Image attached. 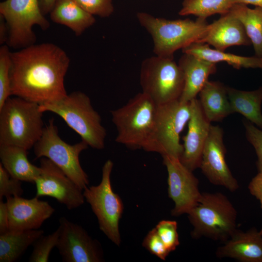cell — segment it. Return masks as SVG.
I'll return each mask as SVG.
<instances>
[{"label":"cell","instance_id":"8fae6325","mask_svg":"<svg viewBox=\"0 0 262 262\" xmlns=\"http://www.w3.org/2000/svg\"><path fill=\"white\" fill-rule=\"evenodd\" d=\"M0 15L8 28L7 45L21 49L34 44L36 37L33 31L34 25L48 30L49 21L42 13L39 0H5L0 3Z\"/></svg>","mask_w":262,"mask_h":262},{"label":"cell","instance_id":"e575fe53","mask_svg":"<svg viewBox=\"0 0 262 262\" xmlns=\"http://www.w3.org/2000/svg\"><path fill=\"white\" fill-rule=\"evenodd\" d=\"M142 246L150 253L165 260L169 254L155 228L152 229L144 238Z\"/></svg>","mask_w":262,"mask_h":262},{"label":"cell","instance_id":"9c48e42d","mask_svg":"<svg viewBox=\"0 0 262 262\" xmlns=\"http://www.w3.org/2000/svg\"><path fill=\"white\" fill-rule=\"evenodd\" d=\"M88 147L82 140L74 145L63 141L58 134L53 118H51L44 127L41 137L33 148L36 158L49 159L83 191L88 186L89 179L81 165L79 156Z\"/></svg>","mask_w":262,"mask_h":262},{"label":"cell","instance_id":"74e56055","mask_svg":"<svg viewBox=\"0 0 262 262\" xmlns=\"http://www.w3.org/2000/svg\"><path fill=\"white\" fill-rule=\"evenodd\" d=\"M8 39V28L3 17L0 15V44H6Z\"/></svg>","mask_w":262,"mask_h":262},{"label":"cell","instance_id":"d590c367","mask_svg":"<svg viewBox=\"0 0 262 262\" xmlns=\"http://www.w3.org/2000/svg\"><path fill=\"white\" fill-rule=\"evenodd\" d=\"M248 188L250 194L258 199L262 209V172L258 173L250 181ZM262 235V228L260 231Z\"/></svg>","mask_w":262,"mask_h":262},{"label":"cell","instance_id":"f35d334b","mask_svg":"<svg viewBox=\"0 0 262 262\" xmlns=\"http://www.w3.org/2000/svg\"><path fill=\"white\" fill-rule=\"evenodd\" d=\"M57 0H39L41 11L44 16L50 13Z\"/></svg>","mask_w":262,"mask_h":262},{"label":"cell","instance_id":"d4e9b609","mask_svg":"<svg viewBox=\"0 0 262 262\" xmlns=\"http://www.w3.org/2000/svg\"><path fill=\"white\" fill-rule=\"evenodd\" d=\"M232 113L243 115L262 130V86L252 91H243L227 86Z\"/></svg>","mask_w":262,"mask_h":262},{"label":"cell","instance_id":"e0dca14e","mask_svg":"<svg viewBox=\"0 0 262 262\" xmlns=\"http://www.w3.org/2000/svg\"><path fill=\"white\" fill-rule=\"evenodd\" d=\"M190 104L191 116L187 133L182 139L183 150L180 160L193 172L200 167L203 148L212 124L204 114L198 99L192 100Z\"/></svg>","mask_w":262,"mask_h":262},{"label":"cell","instance_id":"9a60e30c","mask_svg":"<svg viewBox=\"0 0 262 262\" xmlns=\"http://www.w3.org/2000/svg\"><path fill=\"white\" fill-rule=\"evenodd\" d=\"M223 134L222 128L211 125L199 168L211 183L234 192L239 185L226 161V149L223 142Z\"/></svg>","mask_w":262,"mask_h":262},{"label":"cell","instance_id":"4fadbf2b","mask_svg":"<svg viewBox=\"0 0 262 262\" xmlns=\"http://www.w3.org/2000/svg\"><path fill=\"white\" fill-rule=\"evenodd\" d=\"M39 167L40 173L34 183L36 197H52L69 210L84 203L82 190L51 161L41 158Z\"/></svg>","mask_w":262,"mask_h":262},{"label":"cell","instance_id":"3957f363","mask_svg":"<svg viewBox=\"0 0 262 262\" xmlns=\"http://www.w3.org/2000/svg\"><path fill=\"white\" fill-rule=\"evenodd\" d=\"M39 104L9 97L0 108V145H14L28 150L41 137L44 129Z\"/></svg>","mask_w":262,"mask_h":262},{"label":"cell","instance_id":"ac0fdd59","mask_svg":"<svg viewBox=\"0 0 262 262\" xmlns=\"http://www.w3.org/2000/svg\"><path fill=\"white\" fill-rule=\"evenodd\" d=\"M198 43L212 45L220 51H225L231 46L251 44L242 23L229 12L209 24Z\"/></svg>","mask_w":262,"mask_h":262},{"label":"cell","instance_id":"52a82bcc","mask_svg":"<svg viewBox=\"0 0 262 262\" xmlns=\"http://www.w3.org/2000/svg\"><path fill=\"white\" fill-rule=\"evenodd\" d=\"M191 104L179 99L158 105L154 126L144 150L180 159V134L190 119Z\"/></svg>","mask_w":262,"mask_h":262},{"label":"cell","instance_id":"277c9868","mask_svg":"<svg viewBox=\"0 0 262 262\" xmlns=\"http://www.w3.org/2000/svg\"><path fill=\"white\" fill-rule=\"evenodd\" d=\"M187 214L194 239L206 237L223 243L237 229V211L220 192L202 193L199 202Z\"/></svg>","mask_w":262,"mask_h":262},{"label":"cell","instance_id":"7402d4cb","mask_svg":"<svg viewBox=\"0 0 262 262\" xmlns=\"http://www.w3.org/2000/svg\"><path fill=\"white\" fill-rule=\"evenodd\" d=\"M27 151L19 146L0 145V164L12 177L34 183L40 169L30 162Z\"/></svg>","mask_w":262,"mask_h":262},{"label":"cell","instance_id":"7a4b0ae2","mask_svg":"<svg viewBox=\"0 0 262 262\" xmlns=\"http://www.w3.org/2000/svg\"><path fill=\"white\" fill-rule=\"evenodd\" d=\"M140 24L150 34L155 55L174 56L176 51L199 42L207 32L206 19L168 20L146 12L136 14Z\"/></svg>","mask_w":262,"mask_h":262},{"label":"cell","instance_id":"f1b7e54d","mask_svg":"<svg viewBox=\"0 0 262 262\" xmlns=\"http://www.w3.org/2000/svg\"><path fill=\"white\" fill-rule=\"evenodd\" d=\"M7 44L0 48V108L11 96L10 85L11 53Z\"/></svg>","mask_w":262,"mask_h":262},{"label":"cell","instance_id":"f546056e","mask_svg":"<svg viewBox=\"0 0 262 262\" xmlns=\"http://www.w3.org/2000/svg\"><path fill=\"white\" fill-rule=\"evenodd\" d=\"M59 235L57 229L53 233L42 235L33 244V250L29 259L30 262H47L52 249L56 246Z\"/></svg>","mask_w":262,"mask_h":262},{"label":"cell","instance_id":"ba28073f","mask_svg":"<svg viewBox=\"0 0 262 262\" xmlns=\"http://www.w3.org/2000/svg\"><path fill=\"white\" fill-rule=\"evenodd\" d=\"M140 83L142 92L159 105L180 99L184 80L174 56L155 55L142 62Z\"/></svg>","mask_w":262,"mask_h":262},{"label":"cell","instance_id":"4dcf8cb0","mask_svg":"<svg viewBox=\"0 0 262 262\" xmlns=\"http://www.w3.org/2000/svg\"><path fill=\"white\" fill-rule=\"evenodd\" d=\"M155 228L168 251L169 252L174 251L180 244L177 222L174 220H163Z\"/></svg>","mask_w":262,"mask_h":262},{"label":"cell","instance_id":"d6986e66","mask_svg":"<svg viewBox=\"0 0 262 262\" xmlns=\"http://www.w3.org/2000/svg\"><path fill=\"white\" fill-rule=\"evenodd\" d=\"M219 258L241 262H262V235L255 228L244 232L237 229L215 252Z\"/></svg>","mask_w":262,"mask_h":262},{"label":"cell","instance_id":"484cf974","mask_svg":"<svg viewBox=\"0 0 262 262\" xmlns=\"http://www.w3.org/2000/svg\"><path fill=\"white\" fill-rule=\"evenodd\" d=\"M44 234L41 229L8 231L0 234V262H13Z\"/></svg>","mask_w":262,"mask_h":262},{"label":"cell","instance_id":"d6a6232c","mask_svg":"<svg viewBox=\"0 0 262 262\" xmlns=\"http://www.w3.org/2000/svg\"><path fill=\"white\" fill-rule=\"evenodd\" d=\"M84 10L93 16L109 17L114 11L113 0H74Z\"/></svg>","mask_w":262,"mask_h":262},{"label":"cell","instance_id":"44dd1931","mask_svg":"<svg viewBox=\"0 0 262 262\" xmlns=\"http://www.w3.org/2000/svg\"><path fill=\"white\" fill-rule=\"evenodd\" d=\"M198 101L211 122H218L232 114L227 86L218 81H208L199 92Z\"/></svg>","mask_w":262,"mask_h":262},{"label":"cell","instance_id":"4316f807","mask_svg":"<svg viewBox=\"0 0 262 262\" xmlns=\"http://www.w3.org/2000/svg\"><path fill=\"white\" fill-rule=\"evenodd\" d=\"M229 12L242 23L255 56L262 58V7L250 8L247 5L236 3Z\"/></svg>","mask_w":262,"mask_h":262},{"label":"cell","instance_id":"1f68e13d","mask_svg":"<svg viewBox=\"0 0 262 262\" xmlns=\"http://www.w3.org/2000/svg\"><path fill=\"white\" fill-rule=\"evenodd\" d=\"M21 181L12 177L0 163V200L4 196H21L23 189Z\"/></svg>","mask_w":262,"mask_h":262},{"label":"cell","instance_id":"ab89813d","mask_svg":"<svg viewBox=\"0 0 262 262\" xmlns=\"http://www.w3.org/2000/svg\"><path fill=\"white\" fill-rule=\"evenodd\" d=\"M235 4H252L255 6L262 7V0H234Z\"/></svg>","mask_w":262,"mask_h":262},{"label":"cell","instance_id":"ffe728a7","mask_svg":"<svg viewBox=\"0 0 262 262\" xmlns=\"http://www.w3.org/2000/svg\"><path fill=\"white\" fill-rule=\"evenodd\" d=\"M178 65L183 72L184 80L183 92L179 100L189 102L196 98L208 81L209 77L216 72V65L188 53H183Z\"/></svg>","mask_w":262,"mask_h":262},{"label":"cell","instance_id":"5bb4252c","mask_svg":"<svg viewBox=\"0 0 262 262\" xmlns=\"http://www.w3.org/2000/svg\"><path fill=\"white\" fill-rule=\"evenodd\" d=\"M162 157L168 173V196L174 202L171 214H188L198 204L202 195L198 180L179 159L169 156Z\"/></svg>","mask_w":262,"mask_h":262},{"label":"cell","instance_id":"2e32d148","mask_svg":"<svg viewBox=\"0 0 262 262\" xmlns=\"http://www.w3.org/2000/svg\"><path fill=\"white\" fill-rule=\"evenodd\" d=\"M9 230L23 231L38 229L55 209L38 197L26 199L20 196L6 197Z\"/></svg>","mask_w":262,"mask_h":262},{"label":"cell","instance_id":"836d02e7","mask_svg":"<svg viewBox=\"0 0 262 262\" xmlns=\"http://www.w3.org/2000/svg\"><path fill=\"white\" fill-rule=\"evenodd\" d=\"M247 141L254 147L257 156L256 166L258 172H262V130L248 120L243 122Z\"/></svg>","mask_w":262,"mask_h":262},{"label":"cell","instance_id":"8992f818","mask_svg":"<svg viewBox=\"0 0 262 262\" xmlns=\"http://www.w3.org/2000/svg\"><path fill=\"white\" fill-rule=\"evenodd\" d=\"M158 105L142 92L111 111L117 130L115 141L132 149H143L151 133Z\"/></svg>","mask_w":262,"mask_h":262},{"label":"cell","instance_id":"7c38bea8","mask_svg":"<svg viewBox=\"0 0 262 262\" xmlns=\"http://www.w3.org/2000/svg\"><path fill=\"white\" fill-rule=\"evenodd\" d=\"M59 235L56 247L64 262L104 261L99 243L80 225L65 217L59 219Z\"/></svg>","mask_w":262,"mask_h":262},{"label":"cell","instance_id":"30bf717a","mask_svg":"<svg viewBox=\"0 0 262 262\" xmlns=\"http://www.w3.org/2000/svg\"><path fill=\"white\" fill-rule=\"evenodd\" d=\"M113 165L111 160H107L102 168L100 183L86 187L83 195L97 217L99 229L112 242L119 246V222L124 207L120 197L112 189L111 175Z\"/></svg>","mask_w":262,"mask_h":262},{"label":"cell","instance_id":"5b68a950","mask_svg":"<svg viewBox=\"0 0 262 262\" xmlns=\"http://www.w3.org/2000/svg\"><path fill=\"white\" fill-rule=\"evenodd\" d=\"M39 109L43 113L51 112L58 115L89 147L104 148L106 131L100 115L84 93L73 92L59 100L39 104Z\"/></svg>","mask_w":262,"mask_h":262},{"label":"cell","instance_id":"83f0119b","mask_svg":"<svg viewBox=\"0 0 262 262\" xmlns=\"http://www.w3.org/2000/svg\"><path fill=\"white\" fill-rule=\"evenodd\" d=\"M235 4L234 0H183L179 14L206 19L215 14L229 13Z\"/></svg>","mask_w":262,"mask_h":262},{"label":"cell","instance_id":"cb8c5ba5","mask_svg":"<svg viewBox=\"0 0 262 262\" xmlns=\"http://www.w3.org/2000/svg\"><path fill=\"white\" fill-rule=\"evenodd\" d=\"M183 53H188L215 63L224 62L235 68L262 69V58L256 56L247 57L227 53L212 49L209 45L202 43H194L182 49Z\"/></svg>","mask_w":262,"mask_h":262},{"label":"cell","instance_id":"603a6c76","mask_svg":"<svg viewBox=\"0 0 262 262\" xmlns=\"http://www.w3.org/2000/svg\"><path fill=\"white\" fill-rule=\"evenodd\" d=\"M49 14L53 22L66 26L76 36L81 35L96 22L94 16L74 0H57Z\"/></svg>","mask_w":262,"mask_h":262},{"label":"cell","instance_id":"8d00e7d4","mask_svg":"<svg viewBox=\"0 0 262 262\" xmlns=\"http://www.w3.org/2000/svg\"><path fill=\"white\" fill-rule=\"evenodd\" d=\"M9 230L8 210L6 202L0 200V234Z\"/></svg>","mask_w":262,"mask_h":262},{"label":"cell","instance_id":"6da1fadb","mask_svg":"<svg viewBox=\"0 0 262 262\" xmlns=\"http://www.w3.org/2000/svg\"><path fill=\"white\" fill-rule=\"evenodd\" d=\"M11 95L39 104L67 94L64 80L70 59L51 43L33 44L11 53Z\"/></svg>","mask_w":262,"mask_h":262}]
</instances>
